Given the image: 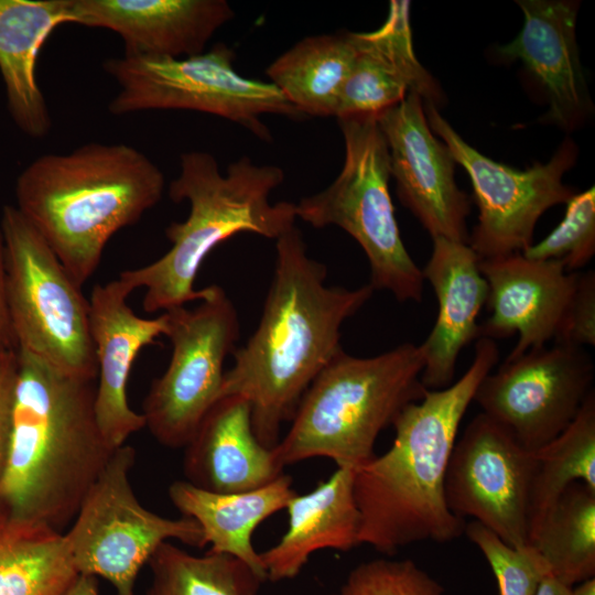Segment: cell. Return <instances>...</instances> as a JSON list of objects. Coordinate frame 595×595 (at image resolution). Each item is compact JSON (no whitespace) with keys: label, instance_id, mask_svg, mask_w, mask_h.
Wrapping results in <instances>:
<instances>
[{"label":"cell","instance_id":"1","mask_svg":"<svg viewBox=\"0 0 595 595\" xmlns=\"http://www.w3.org/2000/svg\"><path fill=\"white\" fill-rule=\"evenodd\" d=\"M274 273L262 315L247 343L232 350L220 398L240 396L251 408L258 441L274 448L280 429L322 369L343 349L340 328L374 289L326 285V267L311 258L295 226L275 244Z\"/></svg>","mask_w":595,"mask_h":595},{"label":"cell","instance_id":"2","mask_svg":"<svg viewBox=\"0 0 595 595\" xmlns=\"http://www.w3.org/2000/svg\"><path fill=\"white\" fill-rule=\"evenodd\" d=\"M498 357L496 340L477 338L464 375L405 405L392 423L390 448L355 470L359 545L391 555L416 542L462 537L466 522L446 505L445 474L462 419Z\"/></svg>","mask_w":595,"mask_h":595},{"label":"cell","instance_id":"3","mask_svg":"<svg viewBox=\"0 0 595 595\" xmlns=\"http://www.w3.org/2000/svg\"><path fill=\"white\" fill-rule=\"evenodd\" d=\"M96 380L67 375L18 349L0 505L62 532L74 520L113 448L95 413Z\"/></svg>","mask_w":595,"mask_h":595},{"label":"cell","instance_id":"4","mask_svg":"<svg viewBox=\"0 0 595 595\" xmlns=\"http://www.w3.org/2000/svg\"><path fill=\"white\" fill-rule=\"evenodd\" d=\"M162 171L125 143L83 144L32 161L15 182V207L80 286L109 239L162 198Z\"/></svg>","mask_w":595,"mask_h":595},{"label":"cell","instance_id":"5","mask_svg":"<svg viewBox=\"0 0 595 595\" xmlns=\"http://www.w3.org/2000/svg\"><path fill=\"white\" fill-rule=\"evenodd\" d=\"M284 180L277 165H257L248 156L230 163L225 174L208 152L180 156V173L170 182L169 196L187 201L184 221L165 229L171 248L155 261L120 272L131 291L144 288L142 307L165 312L207 296L210 286L196 290L194 282L206 257L221 242L241 232L278 239L294 226L295 204H271L269 196Z\"/></svg>","mask_w":595,"mask_h":595},{"label":"cell","instance_id":"6","mask_svg":"<svg viewBox=\"0 0 595 595\" xmlns=\"http://www.w3.org/2000/svg\"><path fill=\"white\" fill-rule=\"evenodd\" d=\"M419 345L403 343L372 357L340 349L303 394L291 426L273 448L284 468L314 457L359 468L374 456L380 432L428 390Z\"/></svg>","mask_w":595,"mask_h":595},{"label":"cell","instance_id":"7","mask_svg":"<svg viewBox=\"0 0 595 595\" xmlns=\"http://www.w3.org/2000/svg\"><path fill=\"white\" fill-rule=\"evenodd\" d=\"M345 143L343 169L325 190L295 204V215L315 228L337 226L363 248L369 284L400 302H420L424 278L400 236L389 192L387 141L376 115L338 119Z\"/></svg>","mask_w":595,"mask_h":595},{"label":"cell","instance_id":"8","mask_svg":"<svg viewBox=\"0 0 595 595\" xmlns=\"http://www.w3.org/2000/svg\"><path fill=\"white\" fill-rule=\"evenodd\" d=\"M6 290L18 349L78 378L97 380L89 300L60 259L12 205L2 208Z\"/></svg>","mask_w":595,"mask_h":595},{"label":"cell","instance_id":"9","mask_svg":"<svg viewBox=\"0 0 595 595\" xmlns=\"http://www.w3.org/2000/svg\"><path fill=\"white\" fill-rule=\"evenodd\" d=\"M236 54L224 43L207 52L173 58L111 57L105 72L119 86L108 111L122 116L147 110H192L239 123L263 140L271 134L262 115L305 117L271 83L250 79L234 66Z\"/></svg>","mask_w":595,"mask_h":595},{"label":"cell","instance_id":"10","mask_svg":"<svg viewBox=\"0 0 595 595\" xmlns=\"http://www.w3.org/2000/svg\"><path fill=\"white\" fill-rule=\"evenodd\" d=\"M134 461L131 445L113 451L64 533L78 574L107 580L117 595H134L140 570L163 543L206 545L195 520L162 517L141 505L130 482Z\"/></svg>","mask_w":595,"mask_h":595},{"label":"cell","instance_id":"11","mask_svg":"<svg viewBox=\"0 0 595 595\" xmlns=\"http://www.w3.org/2000/svg\"><path fill=\"white\" fill-rule=\"evenodd\" d=\"M198 302L163 312L172 355L142 403L144 428L170 448L185 447L220 398L224 361L239 338L237 310L220 286Z\"/></svg>","mask_w":595,"mask_h":595},{"label":"cell","instance_id":"12","mask_svg":"<svg viewBox=\"0 0 595 595\" xmlns=\"http://www.w3.org/2000/svg\"><path fill=\"white\" fill-rule=\"evenodd\" d=\"M424 105L431 130L470 178L479 210L478 223L469 235L470 248L479 259L523 252L533 244L539 218L552 206L566 204L576 193L563 183L564 174L575 164L576 144L565 139L547 163L536 162L526 170H516L477 151L436 106Z\"/></svg>","mask_w":595,"mask_h":595},{"label":"cell","instance_id":"13","mask_svg":"<svg viewBox=\"0 0 595 595\" xmlns=\"http://www.w3.org/2000/svg\"><path fill=\"white\" fill-rule=\"evenodd\" d=\"M594 364L583 347L554 343L506 359L479 383L482 412L534 452L560 435L594 391Z\"/></svg>","mask_w":595,"mask_h":595},{"label":"cell","instance_id":"14","mask_svg":"<svg viewBox=\"0 0 595 595\" xmlns=\"http://www.w3.org/2000/svg\"><path fill=\"white\" fill-rule=\"evenodd\" d=\"M533 452L480 412L456 440L444 494L458 518H473L508 545L529 544V493Z\"/></svg>","mask_w":595,"mask_h":595},{"label":"cell","instance_id":"15","mask_svg":"<svg viewBox=\"0 0 595 595\" xmlns=\"http://www.w3.org/2000/svg\"><path fill=\"white\" fill-rule=\"evenodd\" d=\"M390 155L400 202L432 238L468 244V198L456 185L455 160L429 126L424 101L409 94L377 115Z\"/></svg>","mask_w":595,"mask_h":595},{"label":"cell","instance_id":"16","mask_svg":"<svg viewBox=\"0 0 595 595\" xmlns=\"http://www.w3.org/2000/svg\"><path fill=\"white\" fill-rule=\"evenodd\" d=\"M488 285L489 316L479 337L494 340L518 334L506 359L547 346L559 336L575 293L578 272L556 260H534L521 252L479 259Z\"/></svg>","mask_w":595,"mask_h":595},{"label":"cell","instance_id":"17","mask_svg":"<svg viewBox=\"0 0 595 595\" xmlns=\"http://www.w3.org/2000/svg\"><path fill=\"white\" fill-rule=\"evenodd\" d=\"M131 292L118 278L96 284L89 298V327L98 371L95 413L104 439L113 450L145 426L142 414L129 405V376L139 351L166 331L165 313L143 318L132 311L127 302Z\"/></svg>","mask_w":595,"mask_h":595},{"label":"cell","instance_id":"18","mask_svg":"<svg viewBox=\"0 0 595 595\" xmlns=\"http://www.w3.org/2000/svg\"><path fill=\"white\" fill-rule=\"evenodd\" d=\"M234 17L226 0H69L71 23L117 33L127 56L201 54Z\"/></svg>","mask_w":595,"mask_h":595},{"label":"cell","instance_id":"19","mask_svg":"<svg viewBox=\"0 0 595 595\" xmlns=\"http://www.w3.org/2000/svg\"><path fill=\"white\" fill-rule=\"evenodd\" d=\"M524 21L519 34L498 48L504 60L520 61L545 90L548 122L573 130L593 109L575 36L578 1L520 0Z\"/></svg>","mask_w":595,"mask_h":595},{"label":"cell","instance_id":"20","mask_svg":"<svg viewBox=\"0 0 595 595\" xmlns=\"http://www.w3.org/2000/svg\"><path fill=\"white\" fill-rule=\"evenodd\" d=\"M409 10V1L392 0L379 29L351 32L356 55L340 90L337 119L377 116L409 94L419 95L424 104H441L439 84L414 54Z\"/></svg>","mask_w":595,"mask_h":595},{"label":"cell","instance_id":"21","mask_svg":"<svg viewBox=\"0 0 595 595\" xmlns=\"http://www.w3.org/2000/svg\"><path fill=\"white\" fill-rule=\"evenodd\" d=\"M432 239V252L422 273L435 292L437 315L419 345L424 361L421 382L428 390L452 383L462 349L478 338L477 317L488 296L479 257L470 246L442 237Z\"/></svg>","mask_w":595,"mask_h":595},{"label":"cell","instance_id":"22","mask_svg":"<svg viewBox=\"0 0 595 595\" xmlns=\"http://www.w3.org/2000/svg\"><path fill=\"white\" fill-rule=\"evenodd\" d=\"M184 448L187 482L213 493L251 490L283 474L273 448L258 441L240 396L219 398Z\"/></svg>","mask_w":595,"mask_h":595},{"label":"cell","instance_id":"23","mask_svg":"<svg viewBox=\"0 0 595 595\" xmlns=\"http://www.w3.org/2000/svg\"><path fill=\"white\" fill-rule=\"evenodd\" d=\"M355 470L337 467L311 491L288 501V527L279 542L260 553L267 580L296 577L316 551H348L359 545L360 512L354 494Z\"/></svg>","mask_w":595,"mask_h":595},{"label":"cell","instance_id":"24","mask_svg":"<svg viewBox=\"0 0 595 595\" xmlns=\"http://www.w3.org/2000/svg\"><path fill=\"white\" fill-rule=\"evenodd\" d=\"M71 23L69 0H0V73L12 121L29 138H45L51 113L36 80L40 51Z\"/></svg>","mask_w":595,"mask_h":595},{"label":"cell","instance_id":"25","mask_svg":"<svg viewBox=\"0 0 595 595\" xmlns=\"http://www.w3.org/2000/svg\"><path fill=\"white\" fill-rule=\"evenodd\" d=\"M296 491L292 478L281 474L269 484L241 493H213L187 480H175L169 487L171 502L201 527L208 551L231 555L267 581L260 553L252 536L257 527L284 510Z\"/></svg>","mask_w":595,"mask_h":595},{"label":"cell","instance_id":"26","mask_svg":"<svg viewBox=\"0 0 595 595\" xmlns=\"http://www.w3.org/2000/svg\"><path fill=\"white\" fill-rule=\"evenodd\" d=\"M355 55L351 32L313 35L281 54L266 73L304 116L335 117Z\"/></svg>","mask_w":595,"mask_h":595},{"label":"cell","instance_id":"27","mask_svg":"<svg viewBox=\"0 0 595 595\" xmlns=\"http://www.w3.org/2000/svg\"><path fill=\"white\" fill-rule=\"evenodd\" d=\"M77 576L63 532L0 505V595H63Z\"/></svg>","mask_w":595,"mask_h":595},{"label":"cell","instance_id":"28","mask_svg":"<svg viewBox=\"0 0 595 595\" xmlns=\"http://www.w3.org/2000/svg\"><path fill=\"white\" fill-rule=\"evenodd\" d=\"M583 483L595 490V393L585 399L573 422L533 452L529 493V542L564 490Z\"/></svg>","mask_w":595,"mask_h":595},{"label":"cell","instance_id":"29","mask_svg":"<svg viewBox=\"0 0 595 595\" xmlns=\"http://www.w3.org/2000/svg\"><path fill=\"white\" fill-rule=\"evenodd\" d=\"M551 576L573 587L595 576V490L569 486L530 538Z\"/></svg>","mask_w":595,"mask_h":595},{"label":"cell","instance_id":"30","mask_svg":"<svg viewBox=\"0 0 595 595\" xmlns=\"http://www.w3.org/2000/svg\"><path fill=\"white\" fill-rule=\"evenodd\" d=\"M148 564L145 595H257L264 582L231 555H194L171 542L160 545Z\"/></svg>","mask_w":595,"mask_h":595},{"label":"cell","instance_id":"31","mask_svg":"<svg viewBox=\"0 0 595 595\" xmlns=\"http://www.w3.org/2000/svg\"><path fill=\"white\" fill-rule=\"evenodd\" d=\"M464 533L486 559L499 595H536L541 583L551 575L547 562L531 544L508 545L475 520L465 524Z\"/></svg>","mask_w":595,"mask_h":595},{"label":"cell","instance_id":"32","mask_svg":"<svg viewBox=\"0 0 595 595\" xmlns=\"http://www.w3.org/2000/svg\"><path fill=\"white\" fill-rule=\"evenodd\" d=\"M561 223L541 241L523 252L534 260L560 261L566 271L577 272L595 255V188L576 192L565 204Z\"/></svg>","mask_w":595,"mask_h":595},{"label":"cell","instance_id":"33","mask_svg":"<svg viewBox=\"0 0 595 595\" xmlns=\"http://www.w3.org/2000/svg\"><path fill=\"white\" fill-rule=\"evenodd\" d=\"M332 595H446L444 587L409 559L361 562Z\"/></svg>","mask_w":595,"mask_h":595},{"label":"cell","instance_id":"34","mask_svg":"<svg viewBox=\"0 0 595 595\" xmlns=\"http://www.w3.org/2000/svg\"><path fill=\"white\" fill-rule=\"evenodd\" d=\"M554 343L577 347L595 344V272L578 273L575 293Z\"/></svg>","mask_w":595,"mask_h":595},{"label":"cell","instance_id":"35","mask_svg":"<svg viewBox=\"0 0 595 595\" xmlns=\"http://www.w3.org/2000/svg\"><path fill=\"white\" fill-rule=\"evenodd\" d=\"M18 370V349L0 348V479L4 469Z\"/></svg>","mask_w":595,"mask_h":595},{"label":"cell","instance_id":"36","mask_svg":"<svg viewBox=\"0 0 595 595\" xmlns=\"http://www.w3.org/2000/svg\"><path fill=\"white\" fill-rule=\"evenodd\" d=\"M0 348H15L6 290L4 244L0 227Z\"/></svg>","mask_w":595,"mask_h":595},{"label":"cell","instance_id":"37","mask_svg":"<svg viewBox=\"0 0 595 595\" xmlns=\"http://www.w3.org/2000/svg\"><path fill=\"white\" fill-rule=\"evenodd\" d=\"M63 595H99L97 577L78 574Z\"/></svg>","mask_w":595,"mask_h":595},{"label":"cell","instance_id":"38","mask_svg":"<svg viewBox=\"0 0 595 595\" xmlns=\"http://www.w3.org/2000/svg\"><path fill=\"white\" fill-rule=\"evenodd\" d=\"M536 595H572V587L550 575L541 583Z\"/></svg>","mask_w":595,"mask_h":595},{"label":"cell","instance_id":"39","mask_svg":"<svg viewBox=\"0 0 595 595\" xmlns=\"http://www.w3.org/2000/svg\"><path fill=\"white\" fill-rule=\"evenodd\" d=\"M572 595H595V577L585 580L573 586Z\"/></svg>","mask_w":595,"mask_h":595}]
</instances>
